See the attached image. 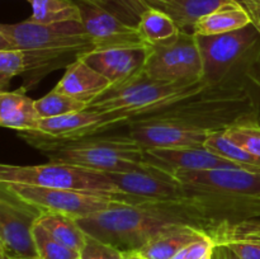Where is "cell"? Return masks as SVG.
<instances>
[{
    "label": "cell",
    "mask_w": 260,
    "mask_h": 259,
    "mask_svg": "<svg viewBox=\"0 0 260 259\" xmlns=\"http://www.w3.org/2000/svg\"><path fill=\"white\" fill-rule=\"evenodd\" d=\"M175 177L206 233L216 226L260 218V170L213 169Z\"/></svg>",
    "instance_id": "obj_1"
},
{
    "label": "cell",
    "mask_w": 260,
    "mask_h": 259,
    "mask_svg": "<svg viewBox=\"0 0 260 259\" xmlns=\"http://www.w3.org/2000/svg\"><path fill=\"white\" fill-rule=\"evenodd\" d=\"M88 235L123 253L137 251L157 234L175 223L203 226L187 203L179 205H126L118 203L106 211L78 218ZM205 231V230H203Z\"/></svg>",
    "instance_id": "obj_2"
},
{
    "label": "cell",
    "mask_w": 260,
    "mask_h": 259,
    "mask_svg": "<svg viewBox=\"0 0 260 259\" xmlns=\"http://www.w3.org/2000/svg\"><path fill=\"white\" fill-rule=\"evenodd\" d=\"M139 119H164L190 128L216 132L246 119L259 121V112L248 73L216 85H208L196 95L134 121Z\"/></svg>",
    "instance_id": "obj_3"
},
{
    "label": "cell",
    "mask_w": 260,
    "mask_h": 259,
    "mask_svg": "<svg viewBox=\"0 0 260 259\" xmlns=\"http://www.w3.org/2000/svg\"><path fill=\"white\" fill-rule=\"evenodd\" d=\"M19 136L52 163L102 173L131 172L145 165V150L124 134H96L71 140L50 139L36 132H19Z\"/></svg>",
    "instance_id": "obj_4"
},
{
    "label": "cell",
    "mask_w": 260,
    "mask_h": 259,
    "mask_svg": "<svg viewBox=\"0 0 260 259\" xmlns=\"http://www.w3.org/2000/svg\"><path fill=\"white\" fill-rule=\"evenodd\" d=\"M210 84L203 80L192 83H167L147 78L144 73L135 78L111 85L88 104L96 112H117L124 117L122 127L140 117L196 95Z\"/></svg>",
    "instance_id": "obj_5"
},
{
    "label": "cell",
    "mask_w": 260,
    "mask_h": 259,
    "mask_svg": "<svg viewBox=\"0 0 260 259\" xmlns=\"http://www.w3.org/2000/svg\"><path fill=\"white\" fill-rule=\"evenodd\" d=\"M0 50H22L53 57H79L93 50L81 22L40 24L29 19L0 25Z\"/></svg>",
    "instance_id": "obj_6"
},
{
    "label": "cell",
    "mask_w": 260,
    "mask_h": 259,
    "mask_svg": "<svg viewBox=\"0 0 260 259\" xmlns=\"http://www.w3.org/2000/svg\"><path fill=\"white\" fill-rule=\"evenodd\" d=\"M196 37L202 56L203 79L210 85L246 75L260 43V33L253 23L233 32Z\"/></svg>",
    "instance_id": "obj_7"
},
{
    "label": "cell",
    "mask_w": 260,
    "mask_h": 259,
    "mask_svg": "<svg viewBox=\"0 0 260 259\" xmlns=\"http://www.w3.org/2000/svg\"><path fill=\"white\" fill-rule=\"evenodd\" d=\"M0 182L57 189H78L117 196L126 205H134L131 197L118 192L106 173L84 169L65 163L41 165H0Z\"/></svg>",
    "instance_id": "obj_8"
},
{
    "label": "cell",
    "mask_w": 260,
    "mask_h": 259,
    "mask_svg": "<svg viewBox=\"0 0 260 259\" xmlns=\"http://www.w3.org/2000/svg\"><path fill=\"white\" fill-rule=\"evenodd\" d=\"M42 211L0 183V246L9 258H38L33 229Z\"/></svg>",
    "instance_id": "obj_9"
},
{
    "label": "cell",
    "mask_w": 260,
    "mask_h": 259,
    "mask_svg": "<svg viewBox=\"0 0 260 259\" xmlns=\"http://www.w3.org/2000/svg\"><path fill=\"white\" fill-rule=\"evenodd\" d=\"M2 183V182H0ZM9 189L42 212H57L73 218H83L123 203L117 196L78 189L37 187V185L4 183Z\"/></svg>",
    "instance_id": "obj_10"
},
{
    "label": "cell",
    "mask_w": 260,
    "mask_h": 259,
    "mask_svg": "<svg viewBox=\"0 0 260 259\" xmlns=\"http://www.w3.org/2000/svg\"><path fill=\"white\" fill-rule=\"evenodd\" d=\"M142 73L147 78L167 83H192L203 80V62L197 37L180 32L173 43L150 46Z\"/></svg>",
    "instance_id": "obj_11"
},
{
    "label": "cell",
    "mask_w": 260,
    "mask_h": 259,
    "mask_svg": "<svg viewBox=\"0 0 260 259\" xmlns=\"http://www.w3.org/2000/svg\"><path fill=\"white\" fill-rule=\"evenodd\" d=\"M118 192L131 197L134 205L185 203L184 188L174 174L145 163L131 172L106 173Z\"/></svg>",
    "instance_id": "obj_12"
},
{
    "label": "cell",
    "mask_w": 260,
    "mask_h": 259,
    "mask_svg": "<svg viewBox=\"0 0 260 259\" xmlns=\"http://www.w3.org/2000/svg\"><path fill=\"white\" fill-rule=\"evenodd\" d=\"M75 3L93 50L149 46L137 28L123 23L91 0H75Z\"/></svg>",
    "instance_id": "obj_13"
},
{
    "label": "cell",
    "mask_w": 260,
    "mask_h": 259,
    "mask_svg": "<svg viewBox=\"0 0 260 259\" xmlns=\"http://www.w3.org/2000/svg\"><path fill=\"white\" fill-rule=\"evenodd\" d=\"M126 127L127 131L123 134L144 150L205 146L211 134L164 119H139L129 122Z\"/></svg>",
    "instance_id": "obj_14"
},
{
    "label": "cell",
    "mask_w": 260,
    "mask_h": 259,
    "mask_svg": "<svg viewBox=\"0 0 260 259\" xmlns=\"http://www.w3.org/2000/svg\"><path fill=\"white\" fill-rule=\"evenodd\" d=\"M124 117L117 112H96L91 109L62 114L38 121L36 134L56 140H71L103 134L122 127Z\"/></svg>",
    "instance_id": "obj_15"
},
{
    "label": "cell",
    "mask_w": 260,
    "mask_h": 259,
    "mask_svg": "<svg viewBox=\"0 0 260 259\" xmlns=\"http://www.w3.org/2000/svg\"><path fill=\"white\" fill-rule=\"evenodd\" d=\"M144 163L174 175L178 173L185 172H205V170L213 169L243 168L230 160H226L213 154L205 146L146 149L144 152Z\"/></svg>",
    "instance_id": "obj_16"
},
{
    "label": "cell",
    "mask_w": 260,
    "mask_h": 259,
    "mask_svg": "<svg viewBox=\"0 0 260 259\" xmlns=\"http://www.w3.org/2000/svg\"><path fill=\"white\" fill-rule=\"evenodd\" d=\"M150 46L91 50L80 57L89 66L107 78L111 85H118L144 71Z\"/></svg>",
    "instance_id": "obj_17"
},
{
    "label": "cell",
    "mask_w": 260,
    "mask_h": 259,
    "mask_svg": "<svg viewBox=\"0 0 260 259\" xmlns=\"http://www.w3.org/2000/svg\"><path fill=\"white\" fill-rule=\"evenodd\" d=\"M109 86L111 83L108 79L94 70L79 56L70 65L66 66L65 74L55 89L89 104Z\"/></svg>",
    "instance_id": "obj_18"
},
{
    "label": "cell",
    "mask_w": 260,
    "mask_h": 259,
    "mask_svg": "<svg viewBox=\"0 0 260 259\" xmlns=\"http://www.w3.org/2000/svg\"><path fill=\"white\" fill-rule=\"evenodd\" d=\"M27 89L4 90L0 93V124L18 132L37 131L38 117L36 99L25 94Z\"/></svg>",
    "instance_id": "obj_19"
},
{
    "label": "cell",
    "mask_w": 260,
    "mask_h": 259,
    "mask_svg": "<svg viewBox=\"0 0 260 259\" xmlns=\"http://www.w3.org/2000/svg\"><path fill=\"white\" fill-rule=\"evenodd\" d=\"M207 233L187 223H175L157 234L136 251L144 259H172L188 244L200 240Z\"/></svg>",
    "instance_id": "obj_20"
},
{
    "label": "cell",
    "mask_w": 260,
    "mask_h": 259,
    "mask_svg": "<svg viewBox=\"0 0 260 259\" xmlns=\"http://www.w3.org/2000/svg\"><path fill=\"white\" fill-rule=\"evenodd\" d=\"M250 14L240 0L229 3L196 23L193 33L197 36H212L233 32L251 24Z\"/></svg>",
    "instance_id": "obj_21"
},
{
    "label": "cell",
    "mask_w": 260,
    "mask_h": 259,
    "mask_svg": "<svg viewBox=\"0 0 260 259\" xmlns=\"http://www.w3.org/2000/svg\"><path fill=\"white\" fill-rule=\"evenodd\" d=\"M233 2L236 0H168L155 8L167 13L177 23L180 32L194 35L193 28L198 20Z\"/></svg>",
    "instance_id": "obj_22"
},
{
    "label": "cell",
    "mask_w": 260,
    "mask_h": 259,
    "mask_svg": "<svg viewBox=\"0 0 260 259\" xmlns=\"http://www.w3.org/2000/svg\"><path fill=\"white\" fill-rule=\"evenodd\" d=\"M137 29L149 46L173 43L180 36V29L177 23L167 13L156 8H149L145 10Z\"/></svg>",
    "instance_id": "obj_23"
},
{
    "label": "cell",
    "mask_w": 260,
    "mask_h": 259,
    "mask_svg": "<svg viewBox=\"0 0 260 259\" xmlns=\"http://www.w3.org/2000/svg\"><path fill=\"white\" fill-rule=\"evenodd\" d=\"M37 223L46 229L56 240L78 253H80L85 244L86 234L76 218L57 212H42Z\"/></svg>",
    "instance_id": "obj_24"
},
{
    "label": "cell",
    "mask_w": 260,
    "mask_h": 259,
    "mask_svg": "<svg viewBox=\"0 0 260 259\" xmlns=\"http://www.w3.org/2000/svg\"><path fill=\"white\" fill-rule=\"evenodd\" d=\"M32 7L29 20L40 24L81 22L80 9L75 0H27Z\"/></svg>",
    "instance_id": "obj_25"
},
{
    "label": "cell",
    "mask_w": 260,
    "mask_h": 259,
    "mask_svg": "<svg viewBox=\"0 0 260 259\" xmlns=\"http://www.w3.org/2000/svg\"><path fill=\"white\" fill-rule=\"evenodd\" d=\"M205 147L213 154L218 155L226 160L235 163L245 169L260 170V157L254 156L246 150L241 149L236 144H234L225 131L211 132L205 142Z\"/></svg>",
    "instance_id": "obj_26"
},
{
    "label": "cell",
    "mask_w": 260,
    "mask_h": 259,
    "mask_svg": "<svg viewBox=\"0 0 260 259\" xmlns=\"http://www.w3.org/2000/svg\"><path fill=\"white\" fill-rule=\"evenodd\" d=\"M207 234L216 244L249 243L260 246V218L216 226Z\"/></svg>",
    "instance_id": "obj_27"
},
{
    "label": "cell",
    "mask_w": 260,
    "mask_h": 259,
    "mask_svg": "<svg viewBox=\"0 0 260 259\" xmlns=\"http://www.w3.org/2000/svg\"><path fill=\"white\" fill-rule=\"evenodd\" d=\"M86 108H88V104L85 102L61 93L57 89H53L42 98L36 99V111L40 119L74 113V112L84 111Z\"/></svg>",
    "instance_id": "obj_28"
},
{
    "label": "cell",
    "mask_w": 260,
    "mask_h": 259,
    "mask_svg": "<svg viewBox=\"0 0 260 259\" xmlns=\"http://www.w3.org/2000/svg\"><path fill=\"white\" fill-rule=\"evenodd\" d=\"M223 131L234 144L246 150L254 156L260 157V122L258 119H246L239 122Z\"/></svg>",
    "instance_id": "obj_29"
},
{
    "label": "cell",
    "mask_w": 260,
    "mask_h": 259,
    "mask_svg": "<svg viewBox=\"0 0 260 259\" xmlns=\"http://www.w3.org/2000/svg\"><path fill=\"white\" fill-rule=\"evenodd\" d=\"M126 24L137 28L149 5L144 0H91Z\"/></svg>",
    "instance_id": "obj_30"
},
{
    "label": "cell",
    "mask_w": 260,
    "mask_h": 259,
    "mask_svg": "<svg viewBox=\"0 0 260 259\" xmlns=\"http://www.w3.org/2000/svg\"><path fill=\"white\" fill-rule=\"evenodd\" d=\"M40 259H79L80 254L56 240L46 229L36 222L33 229Z\"/></svg>",
    "instance_id": "obj_31"
},
{
    "label": "cell",
    "mask_w": 260,
    "mask_h": 259,
    "mask_svg": "<svg viewBox=\"0 0 260 259\" xmlns=\"http://www.w3.org/2000/svg\"><path fill=\"white\" fill-rule=\"evenodd\" d=\"M27 71V58L22 50H0V89L7 90L14 76Z\"/></svg>",
    "instance_id": "obj_32"
},
{
    "label": "cell",
    "mask_w": 260,
    "mask_h": 259,
    "mask_svg": "<svg viewBox=\"0 0 260 259\" xmlns=\"http://www.w3.org/2000/svg\"><path fill=\"white\" fill-rule=\"evenodd\" d=\"M240 2L246 8V10L250 14L251 20H253V24L255 25L256 29L260 33V0H240ZM249 80H250L251 89H253L254 95H255L256 99V104H258L260 122V43L255 60H254L253 66H251L250 71H249Z\"/></svg>",
    "instance_id": "obj_33"
},
{
    "label": "cell",
    "mask_w": 260,
    "mask_h": 259,
    "mask_svg": "<svg viewBox=\"0 0 260 259\" xmlns=\"http://www.w3.org/2000/svg\"><path fill=\"white\" fill-rule=\"evenodd\" d=\"M80 259H123L124 253L114 246L86 234V240L80 250Z\"/></svg>",
    "instance_id": "obj_34"
},
{
    "label": "cell",
    "mask_w": 260,
    "mask_h": 259,
    "mask_svg": "<svg viewBox=\"0 0 260 259\" xmlns=\"http://www.w3.org/2000/svg\"><path fill=\"white\" fill-rule=\"evenodd\" d=\"M215 249L216 243L207 234L200 240L188 244L172 259H213Z\"/></svg>",
    "instance_id": "obj_35"
},
{
    "label": "cell",
    "mask_w": 260,
    "mask_h": 259,
    "mask_svg": "<svg viewBox=\"0 0 260 259\" xmlns=\"http://www.w3.org/2000/svg\"><path fill=\"white\" fill-rule=\"evenodd\" d=\"M229 245L240 259H260V246L249 243H229Z\"/></svg>",
    "instance_id": "obj_36"
},
{
    "label": "cell",
    "mask_w": 260,
    "mask_h": 259,
    "mask_svg": "<svg viewBox=\"0 0 260 259\" xmlns=\"http://www.w3.org/2000/svg\"><path fill=\"white\" fill-rule=\"evenodd\" d=\"M213 259H240L238 254L233 250L229 245L225 244H216Z\"/></svg>",
    "instance_id": "obj_37"
},
{
    "label": "cell",
    "mask_w": 260,
    "mask_h": 259,
    "mask_svg": "<svg viewBox=\"0 0 260 259\" xmlns=\"http://www.w3.org/2000/svg\"><path fill=\"white\" fill-rule=\"evenodd\" d=\"M144 2L146 3L150 8H155L157 4H160V3H165L168 2V0H144Z\"/></svg>",
    "instance_id": "obj_38"
},
{
    "label": "cell",
    "mask_w": 260,
    "mask_h": 259,
    "mask_svg": "<svg viewBox=\"0 0 260 259\" xmlns=\"http://www.w3.org/2000/svg\"><path fill=\"white\" fill-rule=\"evenodd\" d=\"M123 259H144V258H141L136 251H131V253H124Z\"/></svg>",
    "instance_id": "obj_39"
},
{
    "label": "cell",
    "mask_w": 260,
    "mask_h": 259,
    "mask_svg": "<svg viewBox=\"0 0 260 259\" xmlns=\"http://www.w3.org/2000/svg\"><path fill=\"white\" fill-rule=\"evenodd\" d=\"M2 256L4 259H20V258H9V256H7L5 254H3V253H2ZM29 259H40V258H29Z\"/></svg>",
    "instance_id": "obj_40"
},
{
    "label": "cell",
    "mask_w": 260,
    "mask_h": 259,
    "mask_svg": "<svg viewBox=\"0 0 260 259\" xmlns=\"http://www.w3.org/2000/svg\"><path fill=\"white\" fill-rule=\"evenodd\" d=\"M2 259H4V258H3V256H2Z\"/></svg>",
    "instance_id": "obj_41"
},
{
    "label": "cell",
    "mask_w": 260,
    "mask_h": 259,
    "mask_svg": "<svg viewBox=\"0 0 260 259\" xmlns=\"http://www.w3.org/2000/svg\"><path fill=\"white\" fill-rule=\"evenodd\" d=\"M79 259H80V258H79Z\"/></svg>",
    "instance_id": "obj_42"
}]
</instances>
